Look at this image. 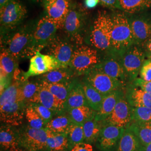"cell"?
Returning <instances> with one entry per match:
<instances>
[{
    "mask_svg": "<svg viewBox=\"0 0 151 151\" xmlns=\"http://www.w3.org/2000/svg\"><path fill=\"white\" fill-rule=\"evenodd\" d=\"M33 27L27 25L1 33V49L9 52L17 60L30 59L36 53L32 45Z\"/></svg>",
    "mask_w": 151,
    "mask_h": 151,
    "instance_id": "1",
    "label": "cell"
},
{
    "mask_svg": "<svg viewBox=\"0 0 151 151\" xmlns=\"http://www.w3.org/2000/svg\"><path fill=\"white\" fill-rule=\"evenodd\" d=\"M111 17V46L109 53L120 57L127 49L135 45L134 40L129 20L124 13H116Z\"/></svg>",
    "mask_w": 151,
    "mask_h": 151,
    "instance_id": "2",
    "label": "cell"
},
{
    "mask_svg": "<svg viewBox=\"0 0 151 151\" xmlns=\"http://www.w3.org/2000/svg\"><path fill=\"white\" fill-rule=\"evenodd\" d=\"M88 14L82 6L72 3L65 19L63 29L66 37L76 45L83 44L87 32Z\"/></svg>",
    "mask_w": 151,
    "mask_h": 151,
    "instance_id": "3",
    "label": "cell"
},
{
    "mask_svg": "<svg viewBox=\"0 0 151 151\" xmlns=\"http://www.w3.org/2000/svg\"><path fill=\"white\" fill-rule=\"evenodd\" d=\"M112 17L105 11H99L90 28L88 42L98 51L110 52L111 43Z\"/></svg>",
    "mask_w": 151,
    "mask_h": 151,
    "instance_id": "4",
    "label": "cell"
},
{
    "mask_svg": "<svg viewBox=\"0 0 151 151\" xmlns=\"http://www.w3.org/2000/svg\"><path fill=\"white\" fill-rule=\"evenodd\" d=\"M96 49L86 45H77L70 63V67L78 76L85 75L101 60Z\"/></svg>",
    "mask_w": 151,
    "mask_h": 151,
    "instance_id": "5",
    "label": "cell"
},
{
    "mask_svg": "<svg viewBox=\"0 0 151 151\" xmlns=\"http://www.w3.org/2000/svg\"><path fill=\"white\" fill-rule=\"evenodd\" d=\"M62 29L59 23L48 16L40 19L32 30V45L35 52L45 48L56 36L57 31Z\"/></svg>",
    "mask_w": 151,
    "mask_h": 151,
    "instance_id": "6",
    "label": "cell"
},
{
    "mask_svg": "<svg viewBox=\"0 0 151 151\" xmlns=\"http://www.w3.org/2000/svg\"><path fill=\"white\" fill-rule=\"evenodd\" d=\"M27 15V10L24 6L18 0H10L5 5L1 7V33L18 27Z\"/></svg>",
    "mask_w": 151,
    "mask_h": 151,
    "instance_id": "7",
    "label": "cell"
},
{
    "mask_svg": "<svg viewBox=\"0 0 151 151\" xmlns=\"http://www.w3.org/2000/svg\"><path fill=\"white\" fill-rule=\"evenodd\" d=\"M18 132L20 145L25 151H48L46 128L37 129L28 125L22 127Z\"/></svg>",
    "mask_w": 151,
    "mask_h": 151,
    "instance_id": "8",
    "label": "cell"
},
{
    "mask_svg": "<svg viewBox=\"0 0 151 151\" xmlns=\"http://www.w3.org/2000/svg\"><path fill=\"white\" fill-rule=\"evenodd\" d=\"M84 81L104 96L119 90H124L125 83L95 68L85 75Z\"/></svg>",
    "mask_w": 151,
    "mask_h": 151,
    "instance_id": "9",
    "label": "cell"
},
{
    "mask_svg": "<svg viewBox=\"0 0 151 151\" xmlns=\"http://www.w3.org/2000/svg\"><path fill=\"white\" fill-rule=\"evenodd\" d=\"M76 45L67 37L56 35L45 47L48 54L54 57L63 68L70 66Z\"/></svg>",
    "mask_w": 151,
    "mask_h": 151,
    "instance_id": "10",
    "label": "cell"
},
{
    "mask_svg": "<svg viewBox=\"0 0 151 151\" xmlns=\"http://www.w3.org/2000/svg\"><path fill=\"white\" fill-rule=\"evenodd\" d=\"M63 68L60 62L52 55L42 54L37 51L30 59L28 70L22 74V81L32 76H41L51 70Z\"/></svg>",
    "mask_w": 151,
    "mask_h": 151,
    "instance_id": "11",
    "label": "cell"
},
{
    "mask_svg": "<svg viewBox=\"0 0 151 151\" xmlns=\"http://www.w3.org/2000/svg\"><path fill=\"white\" fill-rule=\"evenodd\" d=\"M120 57L128 81L133 82L139 75L140 70L146 60L145 53L141 49L134 45Z\"/></svg>",
    "mask_w": 151,
    "mask_h": 151,
    "instance_id": "12",
    "label": "cell"
},
{
    "mask_svg": "<svg viewBox=\"0 0 151 151\" xmlns=\"http://www.w3.org/2000/svg\"><path fill=\"white\" fill-rule=\"evenodd\" d=\"M133 108L127 100L124 93L111 114L101 122L103 125H112L124 128L128 127L133 120Z\"/></svg>",
    "mask_w": 151,
    "mask_h": 151,
    "instance_id": "13",
    "label": "cell"
},
{
    "mask_svg": "<svg viewBox=\"0 0 151 151\" xmlns=\"http://www.w3.org/2000/svg\"><path fill=\"white\" fill-rule=\"evenodd\" d=\"M125 128L112 125H103L97 139L96 147L101 151L116 150Z\"/></svg>",
    "mask_w": 151,
    "mask_h": 151,
    "instance_id": "14",
    "label": "cell"
},
{
    "mask_svg": "<svg viewBox=\"0 0 151 151\" xmlns=\"http://www.w3.org/2000/svg\"><path fill=\"white\" fill-rule=\"evenodd\" d=\"M94 68L124 83L128 81L120 57L115 54L108 53V55L102 59Z\"/></svg>",
    "mask_w": 151,
    "mask_h": 151,
    "instance_id": "15",
    "label": "cell"
},
{
    "mask_svg": "<svg viewBox=\"0 0 151 151\" xmlns=\"http://www.w3.org/2000/svg\"><path fill=\"white\" fill-rule=\"evenodd\" d=\"M27 103L17 101L0 106L1 121L5 125L12 127L20 126L25 116Z\"/></svg>",
    "mask_w": 151,
    "mask_h": 151,
    "instance_id": "16",
    "label": "cell"
},
{
    "mask_svg": "<svg viewBox=\"0 0 151 151\" xmlns=\"http://www.w3.org/2000/svg\"><path fill=\"white\" fill-rule=\"evenodd\" d=\"M17 61L9 52L1 49V93L11 85V81L17 68Z\"/></svg>",
    "mask_w": 151,
    "mask_h": 151,
    "instance_id": "17",
    "label": "cell"
},
{
    "mask_svg": "<svg viewBox=\"0 0 151 151\" xmlns=\"http://www.w3.org/2000/svg\"><path fill=\"white\" fill-rule=\"evenodd\" d=\"M71 4L70 0H43L46 16L59 23L62 29Z\"/></svg>",
    "mask_w": 151,
    "mask_h": 151,
    "instance_id": "18",
    "label": "cell"
},
{
    "mask_svg": "<svg viewBox=\"0 0 151 151\" xmlns=\"http://www.w3.org/2000/svg\"><path fill=\"white\" fill-rule=\"evenodd\" d=\"M0 144L3 151H25L20 145L18 129L10 125H1Z\"/></svg>",
    "mask_w": 151,
    "mask_h": 151,
    "instance_id": "19",
    "label": "cell"
},
{
    "mask_svg": "<svg viewBox=\"0 0 151 151\" xmlns=\"http://www.w3.org/2000/svg\"><path fill=\"white\" fill-rule=\"evenodd\" d=\"M129 20L135 45L145 43L151 38V19L135 17Z\"/></svg>",
    "mask_w": 151,
    "mask_h": 151,
    "instance_id": "20",
    "label": "cell"
},
{
    "mask_svg": "<svg viewBox=\"0 0 151 151\" xmlns=\"http://www.w3.org/2000/svg\"><path fill=\"white\" fill-rule=\"evenodd\" d=\"M125 97L133 108H151V95L133 83L127 87Z\"/></svg>",
    "mask_w": 151,
    "mask_h": 151,
    "instance_id": "21",
    "label": "cell"
},
{
    "mask_svg": "<svg viewBox=\"0 0 151 151\" xmlns=\"http://www.w3.org/2000/svg\"><path fill=\"white\" fill-rule=\"evenodd\" d=\"M29 102L40 104L54 111L57 114L65 113L63 106L54 96V95L47 88L42 86L41 84L39 90Z\"/></svg>",
    "mask_w": 151,
    "mask_h": 151,
    "instance_id": "22",
    "label": "cell"
},
{
    "mask_svg": "<svg viewBox=\"0 0 151 151\" xmlns=\"http://www.w3.org/2000/svg\"><path fill=\"white\" fill-rule=\"evenodd\" d=\"M88 106L81 82L76 80L70 88L64 104V111L67 112L73 108Z\"/></svg>",
    "mask_w": 151,
    "mask_h": 151,
    "instance_id": "23",
    "label": "cell"
},
{
    "mask_svg": "<svg viewBox=\"0 0 151 151\" xmlns=\"http://www.w3.org/2000/svg\"><path fill=\"white\" fill-rule=\"evenodd\" d=\"M124 90H119L105 96L100 110L96 112L95 119L103 122L111 114L120 99L124 96Z\"/></svg>",
    "mask_w": 151,
    "mask_h": 151,
    "instance_id": "24",
    "label": "cell"
},
{
    "mask_svg": "<svg viewBox=\"0 0 151 151\" xmlns=\"http://www.w3.org/2000/svg\"><path fill=\"white\" fill-rule=\"evenodd\" d=\"M76 76L75 72L68 67L60 68L39 76L38 80L48 83H63L75 80Z\"/></svg>",
    "mask_w": 151,
    "mask_h": 151,
    "instance_id": "25",
    "label": "cell"
},
{
    "mask_svg": "<svg viewBox=\"0 0 151 151\" xmlns=\"http://www.w3.org/2000/svg\"><path fill=\"white\" fill-rule=\"evenodd\" d=\"M115 150L116 151H145L137 137L129 127L125 128Z\"/></svg>",
    "mask_w": 151,
    "mask_h": 151,
    "instance_id": "26",
    "label": "cell"
},
{
    "mask_svg": "<svg viewBox=\"0 0 151 151\" xmlns=\"http://www.w3.org/2000/svg\"><path fill=\"white\" fill-rule=\"evenodd\" d=\"M76 80L63 83H48L44 81H38L42 86L45 87L57 98L64 108V104L68 95L70 88Z\"/></svg>",
    "mask_w": 151,
    "mask_h": 151,
    "instance_id": "27",
    "label": "cell"
},
{
    "mask_svg": "<svg viewBox=\"0 0 151 151\" xmlns=\"http://www.w3.org/2000/svg\"><path fill=\"white\" fill-rule=\"evenodd\" d=\"M46 129L48 134L47 147L48 151H68L70 150V143L67 134L55 133Z\"/></svg>",
    "mask_w": 151,
    "mask_h": 151,
    "instance_id": "28",
    "label": "cell"
},
{
    "mask_svg": "<svg viewBox=\"0 0 151 151\" xmlns=\"http://www.w3.org/2000/svg\"><path fill=\"white\" fill-rule=\"evenodd\" d=\"M72 122L67 113L56 114L45 125V128L55 133L67 134Z\"/></svg>",
    "mask_w": 151,
    "mask_h": 151,
    "instance_id": "29",
    "label": "cell"
},
{
    "mask_svg": "<svg viewBox=\"0 0 151 151\" xmlns=\"http://www.w3.org/2000/svg\"><path fill=\"white\" fill-rule=\"evenodd\" d=\"M128 127L134 132L145 150L151 143V123L133 120Z\"/></svg>",
    "mask_w": 151,
    "mask_h": 151,
    "instance_id": "30",
    "label": "cell"
},
{
    "mask_svg": "<svg viewBox=\"0 0 151 151\" xmlns=\"http://www.w3.org/2000/svg\"><path fill=\"white\" fill-rule=\"evenodd\" d=\"M66 113L73 123L83 125L87 121L94 119L96 111L88 106H82L70 109Z\"/></svg>",
    "mask_w": 151,
    "mask_h": 151,
    "instance_id": "31",
    "label": "cell"
},
{
    "mask_svg": "<svg viewBox=\"0 0 151 151\" xmlns=\"http://www.w3.org/2000/svg\"><path fill=\"white\" fill-rule=\"evenodd\" d=\"M81 83L87 105L97 112L101 108L105 96L97 91L85 81L81 82Z\"/></svg>",
    "mask_w": 151,
    "mask_h": 151,
    "instance_id": "32",
    "label": "cell"
},
{
    "mask_svg": "<svg viewBox=\"0 0 151 151\" xmlns=\"http://www.w3.org/2000/svg\"><path fill=\"white\" fill-rule=\"evenodd\" d=\"M82 125L85 135V142L90 144L96 143L103 127L102 123L98 122L94 118L87 121Z\"/></svg>",
    "mask_w": 151,
    "mask_h": 151,
    "instance_id": "33",
    "label": "cell"
},
{
    "mask_svg": "<svg viewBox=\"0 0 151 151\" xmlns=\"http://www.w3.org/2000/svg\"><path fill=\"white\" fill-rule=\"evenodd\" d=\"M40 87L39 82H32L25 80L22 81L19 87V101L29 103L37 93Z\"/></svg>",
    "mask_w": 151,
    "mask_h": 151,
    "instance_id": "34",
    "label": "cell"
},
{
    "mask_svg": "<svg viewBox=\"0 0 151 151\" xmlns=\"http://www.w3.org/2000/svg\"><path fill=\"white\" fill-rule=\"evenodd\" d=\"M122 10L129 14H134L151 8V0H119Z\"/></svg>",
    "mask_w": 151,
    "mask_h": 151,
    "instance_id": "35",
    "label": "cell"
},
{
    "mask_svg": "<svg viewBox=\"0 0 151 151\" xmlns=\"http://www.w3.org/2000/svg\"><path fill=\"white\" fill-rule=\"evenodd\" d=\"M22 81H15L5 90L1 93L0 106L9 103L19 101V87Z\"/></svg>",
    "mask_w": 151,
    "mask_h": 151,
    "instance_id": "36",
    "label": "cell"
},
{
    "mask_svg": "<svg viewBox=\"0 0 151 151\" xmlns=\"http://www.w3.org/2000/svg\"><path fill=\"white\" fill-rule=\"evenodd\" d=\"M25 118L29 125L34 129H40L45 127L46 123L28 103L25 110Z\"/></svg>",
    "mask_w": 151,
    "mask_h": 151,
    "instance_id": "37",
    "label": "cell"
},
{
    "mask_svg": "<svg viewBox=\"0 0 151 151\" xmlns=\"http://www.w3.org/2000/svg\"><path fill=\"white\" fill-rule=\"evenodd\" d=\"M67 134L70 141L71 148L77 143L85 142L83 125L81 124H75L72 123Z\"/></svg>",
    "mask_w": 151,
    "mask_h": 151,
    "instance_id": "38",
    "label": "cell"
},
{
    "mask_svg": "<svg viewBox=\"0 0 151 151\" xmlns=\"http://www.w3.org/2000/svg\"><path fill=\"white\" fill-rule=\"evenodd\" d=\"M133 120L138 122L151 123V108H133Z\"/></svg>",
    "mask_w": 151,
    "mask_h": 151,
    "instance_id": "39",
    "label": "cell"
},
{
    "mask_svg": "<svg viewBox=\"0 0 151 151\" xmlns=\"http://www.w3.org/2000/svg\"><path fill=\"white\" fill-rule=\"evenodd\" d=\"M27 103L37 112V113L45 121L46 124L57 114L54 111L40 104L32 102Z\"/></svg>",
    "mask_w": 151,
    "mask_h": 151,
    "instance_id": "40",
    "label": "cell"
},
{
    "mask_svg": "<svg viewBox=\"0 0 151 151\" xmlns=\"http://www.w3.org/2000/svg\"><path fill=\"white\" fill-rule=\"evenodd\" d=\"M140 78L147 82H151V60H145L139 73Z\"/></svg>",
    "mask_w": 151,
    "mask_h": 151,
    "instance_id": "41",
    "label": "cell"
},
{
    "mask_svg": "<svg viewBox=\"0 0 151 151\" xmlns=\"http://www.w3.org/2000/svg\"><path fill=\"white\" fill-rule=\"evenodd\" d=\"M132 82L133 85L139 87L151 95V82H147L140 78H137Z\"/></svg>",
    "mask_w": 151,
    "mask_h": 151,
    "instance_id": "42",
    "label": "cell"
},
{
    "mask_svg": "<svg viewBox=\"0 0 151 151\" xmlns=\"http://www.w3.org/2000/svg\"><path fill=\"white\" fill-rule=\"evenodd\" d=\"M99 4L101 5L111 9L122 10L119 0H99Z\"/></svg>",
    "mask_w": 151,
    "mask_h": 151,
    "instance_id": "43",
    "label": "cell"
},
{
    "mask_svg": "<svg viewBox=\"0 0 151 151\" xmlns=\"http://www.w3.org/2000/svg\"><path fill=\"white\" fill-rule=\"evenodd\" d=\"M70 151H93V147L91 144L84 142L74 145Z\"/></svg>",
    "mask_w": 151,
    "mask_h": 151,
    "instance_id": "44",
    "label": "cell"
},
{
    "mask_svg": "<svg viewBox=\"0 0 151 151\" xmlns=\"http://www.w3.org/2000/svg\"><path fill=\"white\" fill-rule=\"evenodd\" d=\"M84 4L86 9H94L99 4V0H85Z\"/></svg>",
    "mask_w": 151,
    "mask_h": 151,
    "instance_id": "45",
    "label": "cell"
},
{
    "mask_svg": "<svg viewBox=\"0 0 151 151\" xmlns=\"http://www.w3.org/2000/svg\"><path fill=\"white\" fill-rule=\"evenodd\" d=\"M145 46L146 49L150 53H151V38L149 39L145 43Z\"/></svg>",
    "mask_w": 151,
    "mask_h": 151,
    "instance_id": "46",
    "label": "cell"
},
{
    "mask_svg": "<svg viewBox=\"0 0 151 151\" xmlns=\"http://www.w3.org/2000/svg\"><path fill=\"white\" fill-rule=\"evenodd\" d=\"M10 1V0H0V7H2L4 6L6 4Z\"/></svg>",
    "mask_w": 151,
    "mask_h": 151,
    "instance_id": "47",
    "label": "cell"
},
{
    "mask_svg": "<svg viewBox=\"0 0 151 151\" xmlns=\"http://www.w3.org/2000/svg\"><path fill=\"white\" fill-rule=\"evenodd\" d=\"M145 151H151V143L146 147Z\"/></svg>",
    "mask_w": 151,
    "mask_h": 151,
    "instance_id": "48",
    "label": "cell"
},
{
    "mask_svg": "<svg viewBox=\"0 0 151 151\" xmlns=\"http://www.w3.org/2000/svg\"><path fill=\"white\" fill-rule=\"evenodd\" d=\"M148 58H149V59H150V60H151V53H150V54H149V55H148Z\"/></svg>",
    "mask_w": 151,
    "mask_h": 151,
    "instance_id": "49",
    "label": "cell"
},
{
    "mask_svg": "<svg viewBox=\"0 0 151 151\" xmlns=\"http://www.w3.org/2000/svg\"><path fill=\"white\" fill-rule=\"evenodd\" d=\"M32 1L33 2H39L40 0H32Z\"/></svg>",
    "mask_w": 151,
    "mask_h": 151,
    "instance_id": "50",
    "label": "cell"
}]
</instances>
